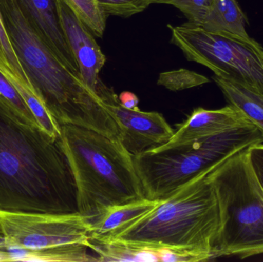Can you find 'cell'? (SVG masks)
Masks as SVG:
<instances>
[{"mask_svg": "<svg viewBox=\"0 0 263 262\" xmlns=\"http://www.w3.org/2000/svg\"><path fill=\"white\" fill-rule=\"evenodd\" d=\"M0 12L14 51L37 95L61 125H73L121 139L120 126L80 75L59 59L20 9L0 0Z\"/></svg>", "mask_w": 263, "mask_h": 262, "instance_id": "obj_2", "label": "cell"}, {"mask_svg": "<svg viewBox=\"0 0 263 262\" xmlns=\"http://www.w3.org/2000/svg\"><path fill=\"white\" fill-rule=\"evenodd\" d=\"M92 232L79 212L0 210V261H98L89 253Z\"/></svg>", "mask_w": 263, "mask_h": 262, "instance_id": "obj_6", "label": "cell"}, {"mask_svg": "<svg viewBox=\"0 0 263 262\" xmlns=\"http://www.w3.org/2000/svg\"><path fill=\"white\" fill-rule=\"evenodd\" d=\"M120 104L130 110H139V98L131 92H123L119 95Z\"/></svg>", "mask_w": 263, "mask_h": 262, "instance_id": "obj_24", "label": "cell"}, {"mask_svg": "<svg viewBox=\"0 0 263 262\" xmlns=\"http://www.w3.org/2000/svg\"><path fill=\"white\" fill-rule=\"evenodd\" d=\"M0 103L29 126L40 128L36 118L15 86L0 72Z\"/></svg>", "mask_w": 263, "mask_h": 262, "instance_id": "obj_18", "label": "cell"}, {"mask_svg": "<svg viewBox=\"0 0 263 262\" xmlns=\"http://www.w3.org/2000/svg\"><path fill=\"white\" fill-rule=\"evenodd\" d=\"M106 16L129 18L140 13L153 3V0H96Z\"/></svg>", "mask_w": 263, "mask_h": 262, "instance_id": "obj_22", "label": "cell"}, {"mask_svg": "<svg viewBox=\"0 0 263 262\" xmlns=\"http://www.w3.org/2000/svg\"><path fill=\"white\" fill-rule=\"evenodd\" d=\"M0 210L78 212L72 169L59 139L0 103Z\"/></svg>", "mask_w": 263, "mask_h": 262, "instance_id": "obj_1", "label": "cell"}, {"mask_svg": "<svg viewBox=\"0 0 263 262\" xmlns=\"http://www.w3.org/2000/svg\"><path fill=\"white\" fill-rule=\"evenodd\" d=\"M103 105L120 126V141L133 155L165 145L174 135L175 131L159 112L130 110L123 107L120 100Z\"/></svg>", "mask_w": 263, "mask_h": 262, "instance_id": "obj_10", "label": "cell"}, {"mask_svg": "<svg viewBox=\"0 0 263 262\" xmlns=\"http://www.w3.org/2000/svg\"><path fill=\"white\" fill-rule=\"evenodd\" d=\"M62 26L69 47L78 63L80 76L86 86L103 104L119 102V95L108 87L100 77L106 57L93 36V33L64 0H57Z\"/></svg>", "mask_w": 263, "mask_h": 262, "instance_id": "obj_9", "label": "cell"}, {"mask_svg": "<svg viewBox=\"0 0 263 262\" xmlns=\"http://www.w3.org/2000/svg\"><path fill=\"white\" fill-rule=\"evenodd\" d=\"M251 123H253L233 105L228 104L218 109L197 108L185 122L177 125V130L173 138L157 148L165 149L198 141Z\"/></svg>", "mask_w": 263, "mask_h": 262, "instance_id": "obj_12", "label": "cell"}, {"mask_svg": "<svg viewBox=\"0 0 263 262\" xmlns=\"http://www.w3.org/2000/svg\"><path fill=\"white\" fill-rule=\"evenodd\" d=\"M213 81L229 104L241 111L263 136V95L239 83L213 75Z\"/></svg>", "mask_w": 263, "mask_h": 262, "instance_id": "obj_14", "label": "cell"}, {"mask_svg": "<svg viewBox=\"0 0 263 262\" xmlns=\"http://www.w3.org/2000/svg\"><path fill=\"white\" fill-rule=\"evenodd\" d=\"M247 18L237 0H214L202 26L209 32L234 35L254 46H261L247 33Z\"/></svg>", "mask_w": 263, "mask_h": 262, "instance_id": "obj_13", "label": "cell"}, {"mask_svg": "<svg viewBox=\"0 0 263 262\" xmlns=\"http://www.w3.org/2000/svg\"><path fill=\"white\" fill-rule=\"evenodd\" d=\"M94 35L102 38L108 17L102 12L96 0H64Z\"/></svg>", "mask_w": 263, "mask_h": 262, "instance_id": "obj_19", "label": "cell"}, {"mask_svg": "<svg viewBox=\"0 0 263 262\" xmlns=\"http://www.w3.org/2000/svg\"><path fill=\"white\" fill-rule=\"evenodd\" d=\"M59 142L72 169L80 215L92 223L112 206L145 198L133 155L120 140L61 125Z\"/></svg>", "mask_w": 263, "mask_h": 262, "instance_id": "obj_4", "label": "cell"}, {"mask_svg": "<svg viewBox=\"0 0 263 262\" xmlns=\"http://www.w3.org/2000/svg\"><path fill=\"white\" fill-rule=\"evenodd\" d=\"M249 148L221 162L213 172L221 224L212 249L213 259H245L263 254V189Z\"/></svg>", "mask_w": 263, "mask_h": 262, "instance_id": "obj_5", "label": "cell"}, {"mask_svg": "<svg viewBox=\"0 0 263 262\" xmlns=\"http://www.w3.org/2000/svg\"><path fill=\"white\" fill-rule=\"evenodd\" d=\"M214 0H153V3L175 6L190 24L201 26Z\"/></svg>", "mask_w": 263, "mask_h": 262, "instance_id": "obj_21", "label": "cell"}, {"mask_svg": "<svg viewBox=\"0 0 263 262\" xmlns=\"http://www.w3.org/2000/svg\"><path fill=\"white\" fill-rule=\"evenodd\" d=\"M17 1L22 12L42 39L66 68L80 76L78 63L69 47L62 26L57 0Z\"/></svg>", "mask_w": 263, "mask_h": 262, "instance_id": "obj_11", "label": "cell"}, {"mask_svg": "<svg viewBox=\"0 0 263 262\" xmlns=\"http://www.w3.org/2000/svg\"><path fill=\"white\" fill-rule=\"evenodd\" d=\"M161 200L143 198L120 206H112L104 211L92 223L91 235H103L140 218L160 203ZM90 235V236H91Z\"/></svg>", "mask_w": 263, "mask_h": 262, "instance_id": "obj_15", "label": "cell"}, {"mask_svg": "<svg viewBox=\"0 0 263 262\" xmlns=\"http://www.w3.org/2000/svg\"><path fill=\"white\" fill-rule=\"evenodd\" d=\"M249 152L253 170L263 189V143L250 146Z\"/></svg>", "mask_w": 263, "mask_h": 262, "instance_id": "obj_23", "label": "cell"}, {"mask_svg": "<svg viewBox=\"0 0 263 262\" xmlns=\"http://www.w3.org/2000/svg\"><path fill=\"white\" fill-rule=\"evenodd\" d=\"M0 72L12 83L17 91H28V92L36 94L27 75L25 73L24 69L6 33L1 12H0Z\"/></svg>", "mask_w": 263, "mask_h": 262, "instance_id": "obj_16", "label": "cell"}, {"mask_svg": "<svg viewBox=\"0 0 263 262\" xmlns=\"http://www.w3.org/2000/svg\"><path fill=\"white\" fill-rule=\"evenodd\" d=\"M210 79L204 75L185 69L170 71L159 74L158 86L173 92L185 90L210 83Z\"/></svg>", "mask_w": 263, "mask_h": 262, "instance_id": "obj_20", "label": "cell"}, {"mask_svg": "<svg viewBox=\"0 0 263 262\" xmlns=\"http://www.w3.org/2000/svg\"><path fill=\"white\" fill-rule=\"evenodd\" d=\"M263 143L253 123L174 147L156 148L133 155L145 198L161 200L187 182L239 151Z\"/></svg>", "mask_w": 263, "mask_h": 262, "instance_id": "obj_7", "label": "cell"}, {"mask_svg": "<svg viewBox=\"0 0 263 262\" xmlns=\"http://www.w3.org/2000/svg\"><path fill=\"white\" fill-rule=\"evenodd\" d=\"M89 248L95 254L98 261H159L158 257L152 252L120 245L90 239Z\"/></svg>", "mask_w": 263, "mask_h": 262, "instance_id": "obj_17", "label": "cell"}, {"mask_svg": "<svg viewBox=\"0 0 263 262\" xmlns=\"http://www.w3.org/2000/svg\"><path fill=\"white\" fill-rule=\"evenodd\" d=\"M221 162L161 199L140 218L106 235H91L90 239L152 252L157 257L164 249H184L213 259L212 249L221 224L213 175Z\"/></svg>", "mask_w": 263, "mask_h": 262, "instance_id": "obj_3", "label": "cell"}, {"mask_svg": "<svg viewBox=\"0 0 263 262\" xmlns=\"http://www.w3.org/2000/svg\"><path fill=\"white\" fill-rule=\"evenodd\" d=\"M171 43L189 61L208 68L215 75L263 95V48L227 34L209 32L190 23L168 25Z\"/></svg>", "mask_w": 263, "mask_h": 262, "instance_id": "obj_8", "label": "cell"}]
</instances>
